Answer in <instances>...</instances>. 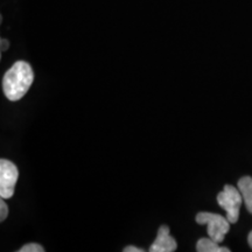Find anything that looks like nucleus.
Instances as JSON below:
<instances>
[{"mask_svg": "<svg viewBox=\"0 0 252 252\" xmlns=\"http://www.w3.org/2000/svg\"><path fill=\"white\" fill-rule=\"evenodd\" d=\"M18 178V167L9 160H0V196L1 198L7 200L13 196Z\"/></svg>", "mask_w": 252, "mask_h": 252, "instance_id": "4", "label": "nucleus"}, {"mask_svg": "<svg viewBox=\"0 0 252 252\" xmlns=\"http://www.w3.org/2000/svg\"><path fill=\"white\" fill-rule=\"evenodd\" d=\"M244 202L241 190L231 185H225L222 191L217 195V203L225 210L226 219L231 224L237 223L239 219V210Z\"/></svg>", "mask_w": 252, "mask_h": 252, "instance_id": "2", "label": "nucleus"}, {"mask_svg": "<svg viewBox=\"0 0 252 252\" xmlns=\"http://www.w3.org/2000/svg\"><path fill=\"white\" fill-rule=\"evenodd\" d=\"M8 216V207L5 202V198H1L0 201V222H4Z\"/></svg>", "mask_w": 252, "mask_h": 252, "instance_id": "9", "label": "nucleus"}, {"mask_svg": "<svg viewBox=\"0 0 252 252\" xmlns=\"http://www.w3.org/2000/svg\"><path fill=\"white\" fill-rule=\"evenodd\" d=\"M178 248V243L169 234V228L167 225H161L158 230L157 238L151 245V252H174Z\"/></svg>", "mask_w": 252, "mask_h": 252, "instance_id": "5", "label": "nucleus"}, {"mask_svg": "<svg viewBox=\"0 0 252 252\" xmlns=\"http://www.w3.org/2000/svg\"><path fill=\"white\" fill-rule=\"evenodd\" d=\"M238 189L243 195V200L248 212L252 214V178L243 176L238 181Z\"/></svg>", "mask_w": 252, "mask_h": 252, "instance_id": "6", "label": "nucleus"}, {"mask_svg": "<svg viewBox=\"0 0 252 252\" xmlns=\"http://www.w3.org/2000/svg\"><path fill=\"white\" fill-rule=\"evenodd\" d=\"M0 45H1V53H4V52H6V50L8 49V46H9V42L7 40H5V39H1V41H0Z\"/></svg>", "mask_w": 252, "mask_h": 252, "instance_id": "11", "label": "nucleus"}, {"mask_svg": "<svg viewBox=\"0 0 252 252\" xmlns=\"http://www.w3.org/2000/svg\"><path fill=\"white\" fill-rule=\"evenodd\" d=\"M195 220L197 224H206L208 226V236L220 244L224 241L225 235L229 232L230 224H231L226 217L214 213L201 212L197 214Z\"/></svg>", "mask_w": 252, "mask_h": 252, "instance_id": "3", "label": "nucleus"}, {"mask_svg": "<svg viewBox=\"0 0 252 252\" xmlns=\"http://www.w3.org/2000/svg\"><path fill=\"white\" fill-rule=\"evenodd\" d=\"M124 252H144L143 249H139L137 247H132V245H130V247H126L124 248V250H123Z\"/></svg>", "mask_w": 252, "mask_h": 252, "instance_id": "10", "label": "nucleus"}, {"mask_svg": "<svg viewBox=\"0 0 252 252\" xmlns=\"http://www.w3.org/2000/svg\"><path fill=\"white\" fill-rule=\"evenodd\" d=\"M196 251L198 252H229L230 249L220 247V243L212 238H201L196 243Z\"/></svg>", "mask_w": 252, "mask_h": 252, "instance_id": "7", "label": "nucleus"}, {"mask_svg": "<svg viewBox=\"0 0 252 252\" xmlns=\"http://www.w3.org/2000/svg\"><path fill=\"white\" fill-rule=\"evenodd\" d=\"M19 252H43L45 251V248L42 245L36 244V243H30L25 244L23 248L19 249Z\"/></svg>", "mask_w": 252, "mask_h": 252, "instance_id": "8", "label": "nucleus"}, {"mask_svg": "<svg viewBox=\"0 0 252 252\" xmlns=\"http://www.w3.org/2000/svg\"><path fill=\"white\" fill-rule=\"evenodd\" d=\"M248 243H249V245H250V248L252 249V231L248 236Z\"/></svg>", "mask_w": 252, "mask_h": 252, "instance_id": "12", "label": "nucleus"}, {"mask_svg": "<svg viewBox=\"0 0 252 252\" xmlns=\"http://www.w3.org/2000/svg\"><path fill=\"white\" fill-rule=\"evenodd\" d=\"M34 82V72L30 63L15 62L2 78V91L6 98L15 102L21 99L31 89Z\"/></svg>", "mask_w": 252, "mask_h": 252, "instance_id": "1", "label": "nucleus"}]
</instances>
